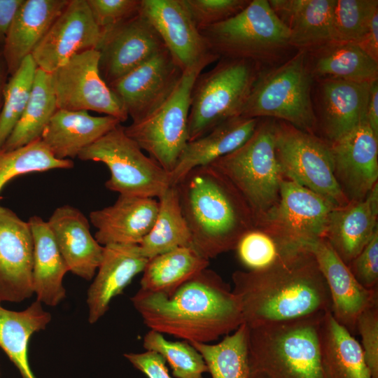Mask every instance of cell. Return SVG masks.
<instances>
[{
	"instance_id": "6da1fadb",
	"label": "cell",
	"mask_w": 378,
	"mask_h": 378,
	"mask_svg": "<svg viewBox=\"0 0 378 378\" xmlns=\"http://www.w3.org/2000/svg\"><path fill=\"white\" fill-rule=\"evenodd\" d=\"M232 292L248 328L331 312L326 280L313 253L296 248L259 270L233 272Z\"/></svg>"
},
{
	"instance_id": "7a4b0ae2",
	"label": "cell",
	"mask_w": 378,
	"mask_h": 378,
	"mask_svg": "<svg viewBox=\"0 0 378 378\" xmlns=\"http://www.w3.org/2000/svg\"><path fill=\"white\" fill-rule=\"evenodd\" d=\"M131 301L150 330L188 342L209 343L244 323L230 286L208 268L170 294L139 289Z\"/></svg>"
},
{
	"instance_id": "3957f363",
	"label": "cell",
	"mask_w": 378,
	"mask_h": 378,
	"mask_svg": "<svg viewBox=\"0 0 378 378\" xmlns=\"http://www.w3.org/2000/svg\"><path fill=\"white\" fill-rule=\"evenodd\" d=\"M176 188L191 246L207 260L234 250L241 237L255 226L242 197L211 165L192 169Z\"/></svg>"
},
{
	"instance_id": "277c9868",
	"label": "cell",
	"mask_w": 378,
	"mask_h": 378,
	"mask_svg": "<svg viewBox=\"0 0 378 378\" xmlns=\"http://www.w3.org/2000/svg\"><path fill=\"white\" fill-rule=\"evenodd\" d=\"M326 314L248 328V378H326L320 344Z\"/></svg>"
},
{
	"instance_id": "5b68a950",
	"label": "cell",
	"mask_w": 378,
	"mask_h": 378,
	"mask_svg": "<svg viewBox=\"0 0 378 378\" xmlns=\"http://www.w3.org/2000/svg\"><path fill=\"white\" fill-rule=\"evenodd\" d=\"M274 125V119L259 118L244 144L209 164L242 197L255 226L277 204L284 178L276 154Z\"/></svg>"
},
{
	"instance_id": "8992f818",
	"label": "cell",
	"mask_w": 378,
	"mask_h": 378,
	"mask_svg": "<svg viewBox=\"0 0 378 378\" xmlns=\"http://www.w3.org/2000/svg\"><path fill=\"white\" fill-rule=\"evenodd\" d=\"M313 81L307 50H299L280 65L260 71L241 116L281 120L316 134L317 119L312 99Z\"/></svg>"
},
{
	"instance_id": "52a82bcc",
	"label": "cell",
	"mask_w": 378,
	"mask_h": 378,
	"mask_svg": "<svg viewBox=\"0 0 378 378\" xmlns=\"http://www.w3.org/2000/svg\"><path fill=\"white\" fill-rule=\"evenodd\" d=\"M199 30L210 52L219 58L246 59L260 65L292 48L288 29L267 0H251L232 18Z\"/></svg>"
},
{
	"instance_id": "ba28073f",
	"label": "cell",
	"mask_w": 378,
	"mask_h": 378,
	"mask_svg": "<svg viewBox=\"0 0 378 378\" xmlns=\"http://www.w3.org/2000/svg\"><path fill=\"white\" fill-rule=\"evenodd\" d=\"M260 71V65L249 60L220 58L211 70L201 73L191 92L188 141L241 116Z\"/></svg>"
},
{
	"instance_id": "9c48e42d",
	"label": "cell",
	"mask_w": 378,
	"mask_h": 378,
	"mask_svg": "<svg viewBox=\"0 0 378 378\" xmlns=\"http://www.w3.org/2000/svg\"><path fill=\"white\" fill-rule=\"evenodd\" d=\"M218 59V56H211L184 70L175 89L160 107L143 120L124 127L125 134L169 173L188 142L193 84L206 66Z\"/></svg>"
},
{
	"instance_id": "30bf717a",
	"label": "cell",
	"mask_w": 378,
	"mask_h": 378,
	"mask_svg": "<svg viewBox=\"0 0 378 378\" xmlns=\"http://www.w3.org/2000/svg\"><path fill=\"white\" fill-rule=\"evenodd\" d=\"M78 158L106 164L110 172L106 188L122 195L158 199L171 186L170 173L145 155L121 124L83 149Z\"/></svg>"
},
{
	"instance_id": "8fae6325",
	"label": "cell",
	"mask_w": 378,
	"mask_h": 378,
	"mask_svg": "<svg viewBox=\"0 0 378 378\" xmlns=\"http://www.w3.org/2000/svg\"><path fill=\"white\" fill-rule=\"evenodd\" d=\"M274 140L276 157L285 178L323 196L336 207L349 202L335 179L328 141L277 120Z\"/></svg>"
},
{
	"instance_id": "7c38bea8",
	"label": "cell",
	"mask_w": 378,
	"mask_h": 378,
	"mask_svg": "<svg viewBox=\"0 0 378 378\" xmlns=\"http://www.w3.org/2000/svg\"><path fill=\"white\" fill-rule=\"evenodd\" d=\"M335 207L323 196L284 178L277 204L255 226L285 244L307 247L324 238L330 214Z\"/></svg>"
},
{
	"instance_id": "4fadbf2b",
	"label": "cell",
	"mask_w": 378,
	"mask_h": 378,
	"mask_svg": "<svg viewBox=\"0 0 378 378\" xmlns=\"http://www.w3.org/2000/svg\"><path fill=\"white\" fill-rule=\"evenodd\" d=\"M96 49L78 53L51 73L57 108L92 111L117 118L129 117L120 100L102 78Z\"/></svg>"
},
{
	"instance_id": "5bb4252c",
	"label": "cell",
	"mask_w": 378,
	"mask_h": 378,
	"mask_svg": "<svg viewBox=\"0 0 378 378\" xmlns=\"http://www.w3.org/2000/svg\"><path fill=\"white\" fill-rule=\"evenodd\" d=\"M165 48L153 25L139 12L102 30L96 48L100 74L108 85Z\"/></svg>"
},
{
	"instance_id": "9a60e30c",
	"label": "cell",
	"mask_w": 378,
	"mask_h": 378,
	"mask_svg": "<svg viewBox=\"0 0 378 378\" xmlns=\"http://www.w3.org/2000/svg\"><path fill=\"white\" fill-rule=\"evenodd\" d=\"M183 73V69L165 48L108 87L120 100L132 122H136L167 100Z\"/></svg>"
},
{
	"instance_id": "2e32d148",
	"label": "cell",
	"mask_w": 378,
	"mask_h": 378,
	"mask_svg": "<svg viewBox=\"0 0 378 378\" xmlns=\"http://www.w3.org/2000/svg\"><path fill=\"white\" fill-rule=\"evenodd\" d=\"M101 38L86 0H69L31 55L38 68L51 74L73 56L96 49Z\"/></svg>"
},
{
	"instance_id": "e0dca14e",
	"label": "cell",
	"mask_w": 378,
	"mask_h": 378,
	"mask_svg": "<svg viewBox=\"0 0 378 378\" xmlns=\"http://www.w3.org/2000/svg\"><path fill=\"white\" fill-rule=\"evenodd\" d=\"M33 248L28 221L0 206V302H20L34 293Z\"/></svg>"
},
{
	"instance_id": "ac0fdd59",
	"label": "cell",
	"mask_w": 378,
	"mask_h": 378,
	"mask_svg": "<svg viewBox=\"0 0 378 378\" xmlns=\"http://www.w3.org/2000/svg\"><path fill=\"white\" fill-rule=\"evenodd\" d=\"M335 179L350 201H360L378 183V137L363 121L330 144Z\"/></svg>"
},
{
	"instance_id": "d6986e66",
	"label": "cell",
	"mask_w": 378,
	"mask_h": 378,
	"mask_svg": "<svg viewBox=\"0 0 378 378\" xmlns=\"http://www.w3.org/2000/svg\"><path fill=\"white\" fill-rule=\"evenodd\" d=\"M139 13L183 71L216 55L209 50L185 0H141Z\"/></svg>"
},
{
	"instance_id": "ffe728a7",
	"label": "cell",
	"mask_w": 378,
	"mask_h": 378,
	"mask_svg": "<svg viewBox=\"0 0 378 378\" xmlns=\"http://www.w3.org/2000/svg\"><path fill=\"white\" fill-rule=\"evenodd\" d=\"M307 248L314 255L326 280L333 317L354 335L359 316L378 304V289L362 286L326 239L312 241Z\"/></svg>"
},
{
	"instance_id": "44dd1931",
	"label": "cell",
	"mask_w": 378,
	"mask_h": 378,
	"mask_svg": "<svg viewBox=\"0 0 378 378\" xmlns=\"http://www.w3.org/2000/svg\"><path fill=\"white\" fill-rule=\"evenodd\" d=\"M158 207V200L152 197L120 195L113 204L90 212L94 238L103 246L139 244L152 229Z\"/></svg>"
},
{
	"instance_id": "7402d4cb",
	"label": "cell",
	"mask_w": 378,
	"mask_h": 378,
	"mask_svg": "<svg viewBox=\"0 0 378 378\" xmlns=\"http://www.w3.org/2000/svg\"><path fill=\"white\" fill-rule=\"evenodd\" d=\"M320 81V115L323 139L329 144L344 136L366 120L371 83L326 78Z\"/></svg>"
},
{
	"instance_id": "603a6c76",
	"label": "cell",
	"mask_w": 378,
	"mask_h": 378,
	"mask_svg": "<svg viewBox=\"0 0 378 378\" xmlns=\"http://www.w3.org/2000/svg\"><path fill=\"white\" fill-rule=\"evenodd\" d=\"M148 261L139 244H113L104 246L102 262L88 288V321L93 324L103 316L115 297L121 294Z\"/></svg>"
},
{
	"instance_id": "cb8c5ba5",
	"label": "cell",
	"mask_w": 378,
	"mask_h": 378,
	"mask_svg": "<svg viewBox=\"0 0 378 378\" xmlns=\"http://www.w3.org/2000/svg\"><path fill=\"white\" fill-rule=\"evenodd\" d=\"M68 270L91 280L102 262L104 246L92 237L85 216L71 205L57 207L47 221Z\"/></svg>"
},
{
	"instance_id": "d4e9b609",
	"label": "cell",
	"mask_w": 378,
	"mask_h": 378,
	"mask_svg": "<svg viewBox=\"0 0 378 378\" xmlns=\"http://www.w3.org/2000/svg\"><path fill=\"white\" fill-rule=\"evenodd\" d=\"M378 183L365 198L333 208L324 235L347 265L370 241L378 229Z\"/></svg>"
},
{
	"instance_id": "484cf974",
	"label": "cell",
	"mask_w": 378,
	"mask_h": 378,
	"mask_svg": "<svg viewBox=\"0 0 378 378\" xmlns=\"http://www.w3.org/2000/svg\"><path fill=\"white\" fill-rule=\"evenodd\" d=\"M121 122L110 115L94 116L88 111L57 109L46 126L41 140L59 160L79 153Z\"/></svg>"
},
{
	"instance_id": "4316f807",
	"label": "cell",
	"mask_w": 378,
	"mask_h": 378,
	"mask_svg": "<svg viewBox=\"0 0 378 378\" xmlns=\"http://www.w3.org/2000/svg\"><path fill=\"white\" fill-rule=\"evenodd\" d=\"M69 0H24L1 49L9 75L31 55Z\"/></svg>"
},
{
	"instance_id": "83f0119b",
	"label": "cell",
	"mask_w": 378,
	"mask_h": 378,
	"mask_svg": "<svg viewBox=\"0 0 378 378\" xmlns=\"http://www.w3.org/2000/svg\"><path fill=\"white\" fill-rule=\"evenodd\" d=\"M258 120L242 116L232 118L204 136L188 141L170 173L171 186H176L192 169L209 165L240 147L252 135Z\"/></svg>"
},
{
	"instance_id": "f1b7e54d",
	"label": "cell",
	"mask_w": 378,
	"mask_h": 378,
	"mask_svg": "<svg viewBox=\"0 0 378 378\" xmlns=\"http://www.w3.org/2000/svg\"><path fill=\"white\" fill-rule=\"evenodd\" d=\"M269 3L288 29L292 48L308 51L333 41L334 0H270Z\"/></svg>"
},
{
	"instance_id": "f546056e",
	"label": "cell",
	"mask_w": 378,
	"mask_h": 378,
	"mask_svg": "<svg viewBox=\"0 0 378 378\" xmlns=\"http://www.w3.org/2000/svg\"><path fill=\"white\" fill-rule=\"evenodd\" d=\"M28 223L34 245V293L38 301L55 307L66 297L63 279L69 270L47 221L33 216Z\"/></svg>"
},
{
	"instance_id": "4dcf8cb0",
	"label": "cell",
	"mask_w": 378,
	"mask_h": 378,
	"mask_svg": "<svg viewBox=\"0 0 378 378\" xmlns=\"http://www.w3.org/2000/svg\"><path fill=\"white\" fill-rule=\"evenodd\" d=\"M313 78H330L359 83L378 80V62L357 43L331 41L307 51Z\"/></svg>"
},
{
	"instance_id": "1f68e13d",
	"label": "cell",
	"mask_w": 378,
	"mask_h": 378,
	"mask_svg": "<svg viewBox=\"0 0 378 378\" xmlns=\"http://www.w3.org/2000/svg\"><path fill=\"white\" fill-rule=\"evenodd\" d=\"M320 344L326 378H372L360 344L331 312L321 323Z\"/></svg>"
},
{
	"instance_id": "d6a6232c",
	"label": "cell",
	"mask_w": 378,
	"mask_h": 378,
	"mask_svg": "<svg viewBox=\"0 0 378 378\" xmlns=\"http://www.w3.org/2000/svg\"><path fill=\"white\" fill-rule=\"evenodd\" d=\"M51 314L37 300L20 312L8 310L0 302V347L17 367L22 378H36L28 360L31 335L46 329Z\"/></svg>"
},
{
	"instance_id": "836d02e7",
	"label": "cell",
	"mask_w": 378,
	"mask_h": 378,
	"mask_svg": "<svg viewBox=\"0 0 378 378\" xmlns=\"http://www.w3.org/2000/svg\"><path fill=\"white\" fill-rule=\"evenodd\" d=\"M209 265V260L192 246L177 247L148 259L142 272L140 289L170 294Z\"/></svg>"
},
{
	"instance_id": "e575fe53",
	"label": "cell",
	"mask_w": 378,
	"mask_h": 378,
	"mask_svg": "<svg viewBox=\"0 0 378 378\" xmlns=\"http://www.w3.org/2000/svg\"><path fill=\"white\" fill-rule=\"evenodd\" d=\"M158 203L155 223L139 244L141 253L148 259L177 247L191 246L192 244L176 186H170L158 198Z\"/></svg>"
},
{
	"instance_id": "d590c367",
	"label": "cell",
	"mask_w": 378,
	"mask_h": 378,
	"mask_svg": "<svg viewBox=\"0 0 378 378\" xmlns=\"http://www.w3.org/2000/svg\"><path fill=\"white\" fill-rule=\"evenodd\" d=\"M57 109L51 74L37 68L25 109L1 148L13 150L41 139Z\"/></svg>"
},
{
	"instance_id": "8d00e7d4",
	"label": "cell",
	"mask_w": 378,
	"mask_h": 378,
	"mask_svg": "<svg viewBox=\"0 0 378 378\" xmlns=\"http://www.w3.org/2000/svg\"><path fill=\"white\" fill-rule=\"evenodd\" d=\"M248 333L244 323L216 344L190 343L202 355L211 378H248Z\"/></svg>"
},
{
	"instance_id": "74e56055",
	"label": "cell",
	"mask_w": 378,
	"mask_h": 378,
	"mask_svg": "<svg viewBox=\"0 0 378 378\" xmlns=\"http://www.w3.org/2000/svg\"><path fill=\"white\" fill-rule=\"evenodd\" d=\"M71 160L55 158L41 139L13 149L0 148V192L11 179L29 173L70 169Z\"/></svg>"
},
{
	"instance_id": "f35d334b",
	"label": "cell",
	"mask_w": 378,
	"mask_h": 378,
	"mask_svg": "<svg viewBox=\"0 0 378 378\" xmlns=\"http://www.w3.org/2000/svg\"><path fill=\"white\" fill-rule=\"evenodd\" d=\"M37 68L31 55H29L8 78L0 111V148L11 134L25 109Z\"/></svg>"
},
{
	"instance_id": "ab89813d",
	"label": "cell",
	"mask_w": 378,
	"mask_h": 378,
	"mask_svg": "<svg viewBox=\"0 0 378 378\" xmlns=\"http://www.w3.org/2000/svg\"><path fill=\"white\" fill-rule=\"evenodd\" d=\"M143 346L162 356L176 378H203L208 372L202 355L187 341H169L163 334L150 330L144 337Z\"/></svg>"
},
{
	"instance_id": "60d3db41",
	"label": "cell",
	"mask_w": 378,
	"mask_h": 378,
	"mask_svg": "<svg viewBox=\"0 0 378 378\" xmlns=\"http://www.w3.org/2000/svg\"><path fill=\"white\" fill-rule=\"evenodd\" d=\"M300 247L303 246L285 244L267 231L254 226L241 237L234 251L239 261L248 270L253 271L270 267Z\"/></svg>"
},
{
	"instance_id": "b9f144b4",
	"label": "cell",
	"mask_w": 378,
	"mask_h": 378,
	"mask_svg": "<svg viewBox=\"0 0 378 378\" xmlns=\"http://www.w3.org/2000/svg\"><path fill=\"white\" fill-rule=\"evenodd\" d=\"M377 0H334L332 13L333 41L358 43L368 32Z\"/></svg>"
},
{
	"instance_id": "7bdbcfd3",
	"label": "cell",
	"mask_w": 378,
	"mask_h": 378,
	"mask_svg": "<svg viewBox=\"0 0 378 378\" xmlns=\"http://www.w3.org/2000/svg\"><path fill=\"white\" fill-rule=\"evenodd\" d=\"M200 29L225 21L242 10L250 0H185Z\"/></svg>"
},
{
	"instance_id": "ee69618b",
	"label": "cell",
	"mask_w": 378,
	"mask_h": 378,
	"mask_svg": "<svg viewBox=\"0 0 378 378\" xmlns=\"http://www.w3.org/2000/svg\"><path fill=\"white\" fill-rule=\"evenodd\" d=\"M92 18L101 30L138 14L141 0H86Z\"/></svg>"
},
{
	"instance_id": "f6af8a7d",
	"label": "cell",
	"mask_w": 378,
	"mask_h": 378,
	"mask_svg": "<svg viewBox=\"0 0 378 378\" xmlns=\"http://www.w3.org/2000/svg\"><path fill=\"white\" fill-rule=\"evenodd\" d=\"M356 331L360 335V344L372 377L378 378V304L359 316Z\"/></svg>"
},
{
	"instance_id": "bcb514c9",
	"label": "cell",
	"mask_w": 378,
	"mask_h": 378,
	"mask_svg": "<svg viewBox=\"0 0 378 378\" xmlns=\"http://www.w3.org/2000/svg\"><path fill=\"white\" fill-rule=\"evenodd\" d=\"M347 266L362 286L370 290L378 289V229Z\"/></svg>"
},
{
	"instance_id": "7dc6e473",
	"label": "cell",
	"mask_w": 378,
	"mask_h": 378,
	"mask_svg": "<svg viewBox=\"0 0 378 378\" xmlns=\"http://www.w3.org/2000/svg\"><path fill=\"white\" fill-rule=\"evenodd\" d=\"M124 356L147 378H172L166 361L155 351L146 350L142 353H127Z\"/></svg>"
},
{
	"instance_id": "c3c4849f",
	"label": "cell",
	"mask_w": 378,
	"mask_h": 378,
	"mask_svg": "<svg viewBox=\"0 0 378 378\" xmlns=\"http://www.w3.org/2000/svg\"><path fill=\"white\" fill-rule=\"evenodd\" d=\"M24 0H0V50L15 15Z\"/></svg>"
},
{
	"instance_id": "681fc988",
	"label": "cell",
	"mask_w": 378,
	"mask_h": 378,
	"mask_svg": "<svg viewBox=\"0 0 378 378\" xmlns=\"http://www.w3.org/2000/svg\"><path fill=\"white\" fill-rule=\"evenodd\" d=\"M356 43L373 59L378 62V11L372 16L368 32Z\"/></svg>"
},
{
	"instance_id": "f907efd6",
	"label": "cell",
	"mask_w": 378,
	"mask_h": 378,
	"mask_svg": "<svg viewBox=\"0 0 378 378\" xmlns=\"http://www.w3.org/2000/svg\"><path fill=\"white\" fill-rule=\"evenodd\" d=\"M366 120L374 135L378 137V80L371 83L370 86Z\"/></svg>"
},
{
	"instance_id": "816d5d0a",
	"label": "cell",
	"mask_w": 378,
	"mask_h": 378,
	"mask_svg": "<svg viewBox=\"0 0 378 378\" xmlns=\"http://www.w3.org/2000/svg\"><path fill=\"white\" fill-rule=\"evenodd\" d=\"M9 76L6 62L0 50V111L2 106L5 87Z\"/></svg>"
}]
</instances>
